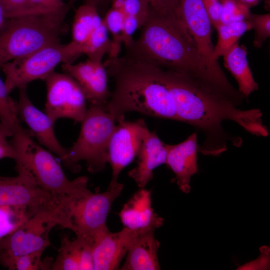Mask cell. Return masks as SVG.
Returning a JSON list of instances; mask_svg holds the SVG:
<instances>
[{"label": "cell", "instance_id": "36", "mask_svg": "<svg viewBox=\"0 0 270 270\" xmlns=\"http://www.w3.org/2000/svg\"><path fill=\"white\" fill-rule=\"evenodd\" d=\"M212 26L216 29L222 24V7L220 1L202 2Z\"/></svg>", "mask_w": 270, "mask_h": 270}, {"label": "cell", "instance_id": "27", "mask_svg": "<svg viewBox=\"0 0 270 270\" xmlns=\"http://www.w3.org/2000/svg\"><path fill=\"white\" fill-rule=\"evenodd\" d=\"M5 82L0 76V120L12 132L13 135L25 130L18 118L16 103L10 96Z\"/></svg>", "mask_w": 270, "mask_h": 270}, {"label": "cell", "instance_id": "33", "mask_svg": "<svg viewBox=\"0 0 270 270\" xmlns=\"http://www.w3.org/2000/svg\"><path fill=\"white\" fill-rule=\"evenodd\" d=\"M147 0L151 10L159 16L179 20L178 10L180 0Z\"/></svg>", "mask_w": 270, "mask_h": 270}, {"label": "cell", "instance_id": "28", "mask_svg": "<svg viewBox=\"0 0 270 270\" xmlns=\"http://www.w3.org/2000/svg\"><path fill=\"white\" fill-rule=\"evenodd\" d=\"M107 30L112 36V48L108 58L120 56L123 45L124 16L123 11L111 8L102 19Z\"/></svg>", "mask_w": 270, "mask_h": 270}, {"label": "cell", "instance_id": "16", "mask_svg": "<svg viewBox=\"0 0 270 270\" xmlns=\"http://www.w3.org/2000/svg\"><path fill=\"white\" fill-rule=\"evenodd\" d=\"M138 232L124 228L117 232L109 230L98 236L92 249L94 270H117Z\"/></svg>", "mask_w": 270, "mask_h": 270}, {"label": "cell", "instance_id": "42", "mask_svg": "<svg viewBox=\"0 0 270 270\" xmlns=\"http://www.w3.org/2000/svg\"><path fill=\"white\" fill-rule=\"evenodd\" d=\"M202 1H219L220 0H202Z\"/></svg>", "mask_w": 270, "mask_h": 270}, {"label": "cell", "instance_id": "34", "mask_svg": "<svg viewBox=\"0 0 270 270\" xmlns=\"http://www.w3.org/2000/svg\"><path fill=\"white\" fill-rule=\"evenodd\" d=\"M11 130L0 122V160L5 158L16 160L18 154L14 146L9 142L7 138L12 136Z\"/></svg>", "mask_w": 270, "mask_h": 270}, {"label": "cell", "instance_id": "41", "mask_svg": "<svg viewBox=\"0 0 270 270\" xmlns=\"http://www.w3.org/2000/svg\"><path fill=\"white\" fill-rule=\"evenodd\" d=\"M5 262V254L0 250V264L4 266Z\"/></svg>", "mask_w": 270, "mask_h": 270}, {"label": "cell", "instance_id": "40", "mask_svg": "<svg viewBox=\"0 0 270 270\" xmlns=\"http://www.w3.org/2000/svg\"><path fill=\"white\" fill-rule=\"evenodd\" d=\"M242 3L246 5L248 7L250 6H254L256 4L260 1V0H239Z\"/></svg>", "mask_w": 270, "mask_h": 270}, {"label": "cell", "instance_id": "1", "mask_svg": "<svg viewBox=\"0 0 270 270\" xmlns=\"http://www.w3.org/2000/svg\"><path fill=\"white\" fill-rule=\"evenodd\" d=\"M138 38L125 47V56L186 75L218 98L233 104L241 97L227 78L217 75L179 20L159 16L150 8Z\"/></svg>", "mask_w": 270, "mask_h": 270}, {"label": "cell", "instance_id": "31", "mask_svg": "<svg viewBox=\"0 0 270 270\" xmlns=\"http://www.w3.org/2000/svg\"><path fill=\"white\" fill-rule=\"evenodd\" d=\"M248 20L254 32V45L260 48L270 36V14L250 13Z\"/></svg>", "mask_w": 270, "mask_h": 270}, {"label": "cell", "instance_id": "22", "mask_svg": "<svg viewBox=\"0 0 270 270\" xmlns=\"http://www.w3.org/2000/svg\"><path fill=\"white\" fill-rule=\"evenodd\" d=\"M225 67L232 74L238 84V92L248 98L258 90L250 67L246 48L236 44L223 56Z\"/></svg>", "mask_w": 270, "mask_h": 270}, {"label": "cell", "instance_id": "35", "mask_svg": "<svg viewBox=\"0 0 270 270\" xmlns=\"http://www.w3.org/2000/svg\"><path fill=\"white\" fill-rule=\"evenodd\" d=\"M261 253L256 260L239 267L238 270H268L270 268V248L264 246L260 249Z\"/></svg>", "mask_w": 270, "mask_h": 270}, {"label": "cell", "instance_id": "39", "mask_svg": "<svg viewBox=\"0 0 270 270\" xmlns=\"http://www.w3.org/2000/svg\"><path fill=\"white\" fill-rule=\"evenodd\" d=\"M84 2V4H90L96 6L99 5L100 4L102 3L106 0H82Z\"/></svg>", "mask_w": 270, "mask_h": 270}, {"label": "cell", "instance_id": "21", "mask_svg": "<svg viewBox=\"0 0 270 270\" xmlns=\"http://www.w3.org/2000/svg\"><path fill=\"white\" fill-rule=\"evenodd\" d=\"M160 243L156 238L154 230L138 232L126 254L123 270H160L158 252Z\"/></svg>", "mask_w": 270, "mask_h": 270}, {"label": "cell", "instance_id": "10", "mask_svg": "<svg viewBox=\"0 0 270 270\" xmlns=\"http://www.w3.org/2000/svg\"><path fill=\"white\" fill-rule=\"evenodd\" d=\"M64 215L47 212L35 214L0 239V250L4 252L6 260L10 257L44 251L50 245L49 234L52 228L58 225L64 228Z\"/></svg>", "mask_w": 270, "mask_h": 270}, {"label": "cell", "instance_id": "4", "mask_svg": "<svg viewBox=\"0 0 270 270\" xmlns=\"http://www.w3.org/2000/svg\"><path fill=\"white\" fill-rule=\"evenodd\" d=\"M70 4L61 10L7 19L0 30V68L12 60L60 43Z\"/></svg>", "mask_w": 270, "mask_h": 270}, {"label": "cell", "instance_id": "38", "mask_svg": "<svg viewBox=\"0 0 270 270\" xmlns=\"http://www.w3.org/2000/svg\"><path fill=\"white\" fill-rule=\"evenodd\" d=\"M6 20L4 10L0 4V30L4 26Z\"/></svg>", "mask_w": 270, "mask_h": 270}, {"label": "cell", "instance_id": "15", "mask_svg": "<svg viewBox=\"0 0 270 270\" xmlns=\"http://www.w3.org/2000/svg\"><path fill=\"white\" fill-rule=\"evenodd\" d=\"M26 87L19 88V100L16 103L18 118L27 124L39 142L64 163L68 156V149L60 144L56 137L55 122L33 104L28 96Z\"/></svg>", "mask_w": 270, "mask_h": 270}, {"label": "cell", "instance_id": "29", "mask_svg": "<svg viewBox=\"0 0 270 270\" xmlns=\"http://www.w3.org/2000/svg\"><path fill=\"white\" fill-rule=\"evenodd\" d=\"M44 251L40 250L26 254L6 258L4 267L12 270H39L52 268L54 260L52 258L42 260Z\"/></svg>", "mask_w": 270, "mask_h": 270}, {"label": "cell", "instance_id": "13", "mask_svg": "<svg viewBox=\"0 0 270 270\" xmlns=\"http://www.w3.org/2000/svg\"><path fill=\"white\" fill-rule=\"evenodd\" d=\"M178 18L212 70L220 77L227 78L218 61L214 58L212 24L202 0H180Z\"/></svg>", "mask_w": 270, "mask_h": 270}, {"label": "cell", "instance_id": "6", "mask_svg": "<svg viewBox=\"0 0 270 270\" xmlns=\"http://www.w3.org/2000/svg\"><path fill=\"white\" fill-rule=\"evenodd\" d=\"M81 124L79 136L68 149L64 164L73 172H78L81 170L79 163L83 160L90 172H102L108 163V147L116 122L106 109L90 105Z\"/></svg>", "mask_w": 270, "mask_h": 270}, {"label": "cell", "instance_id": "25", "mask_svg": "<svg viewBox=\"0 0 270 270\" xmlns=\"http://www.w3.org/2000/svg\"><path fill=\"white\" fill-rule=\"evenodd\" d=\"M218 41L214 48V58L218 60L236 44L248 31L251 30V26L247 20L222 24L216 28Z\"/></svg>", "mask_w": 270, "mask_h": 270}, {"label": "cell", "instance_id": "7", "mask_svg": "<svg viewBox=\"0 0 270 270\" xmlns=\"http://www.w3.org/2000/svg\"><path fill=\"white\" fill-rule=\"evenodd\" d=\"M82 55L81 48L72 42L66 44L60 43L12 60L0 68L4 74V82L10 94L16 88L27 86L33 81L44 80L59 64L74 63Z\"/></svg>", "mask_w": 270, "mask_h": 270}, {"label": "cell", "instance_id": "8", "mask_svg": "<svg viewBox=\"0 0 270 270\" xmlns=\"http://www.w3.org/2000/svg\"><path fill=\"white\" fill-rule=\"evenodd\" d=\"M17 171L16 177L0 176V208H25L32 216L65 212L67 198H60L44 190L26 171Z\"/></svg>", "mask_w": 270, "mask_h": 270}, {"label": "cell", "instance_id": "37", "mask_svg": "<svg viewBox=\"0 0 270 270\" xmlns=\"http://www.w3.org/2000/svg\"><path fill=\"white\" fill-rule=\"evenodd\" d=\"M33 6L42 13L56 12L65 8L64 0H30Z\"/></svg>", "mask_w": 270, "mask_h": 270}, {"label": "cell", "instance_id": "23", "mask_svg": "<svg viewBox=\"0 0 270 270\" xmlns=\"http://www.w3.org/2000/svg\"><path fill=\"white\" fill-rule=\"evenodd\" d=\"M102 20L96 6L86 4L80 6L74 17L72 42L80 46L82 49V46Z\"/></svg>", "mask_w": 270, "mask_h": 270}, {"label": "cell", "instance_id": "2", "mask_svg": "<svg viewBox=\"0 0 270 270\" xmlns=\"http://www.w3.org/2000/svg\"><path fill=\"white\" fill-rule=\"evenodd\" d=\"M162 70L174 102L178 122L191 126L204 136L198 152L216 156L226 152L229 145L236 148L242 146V138L224 129L222 124L225 121L237 124L254 136L263 138L269 136L260 109H240L215 96L190 77Z\"/></svg>", "mask_w": 270, "mask_h": 270}, {"label": "cell", "instance_id": "30", "mask_svg": "<svg viewBox=\"0 0 270 270\" xmlns=\"http://www.w3.org/2000/svg\"><path fill=\"white\" fill-rule=\"evenodd\" d=\"M222 7V22L247 20L251 13L249 7L239 0H220Z\"/></svg>", "mask_w": 270, "mask_h": 270}, {"label": "cell", "instance_id": "12", "mask_svg": "<svg viewBox=\"0 0 270 270\" xmlns=\"http://www.w3.org/2000/svg\"><path fill=\"white\" fill-rule=\"evenodd\" d=\"M112 136L108 147V163L112 168V179L110 184L118 183L122 172L138 156L146 129L144 120L118 122Z\"/></svg>", "mask_w": 270, "mask_h": 270}, {"label": "cell", "instance_id": "14", "mask_svg": "<svg viewBox=\"0 0 270 270\" xmlns=\"http://www.w3.org/2000/svg\"><path fill=\"white\" fill-rule=\"evenodd\" d=\"M62 68L78 82L90 106L106 109L110 94L108 75L103 62L88 59L76 64H62Z\"/></svg>", "mask_w": 270, "mask_h": 270}, {"label": "cell", "instance_id": "18", "mask_svg": "<svg viewBox=\"0 0 270 270\" xmlns=\"http://www.w3.org/2000/svg\"><path fill=\"white\" fill-rule=\"evenodd\" d=\"M198 147L196 132L178 144H168L166 164L176 175L177 184L184 193L190 192L191 178L198 172Z\"/></svg>", "mask_w": 270, "mask_h": 270}, {"label": "cell", "instance_id": "17", "mask_svg": "<svg viewBox=\"0 0 270 270\" xmlns=\"http://www.w3.org/2000/svg\"><path fill=\"white\" fill-rule=\"evenodd\" d=\"M168 144L162 142L155 132L146 129L139 153L137 166L131 170L129 176L140 188H144L151 181L154 170L166 164Z\"/></svg>", "mask_w": 270, "mask_h": 270}, {"label": "cell", "instance_id": "3", "mask_svg": "<svg viewBox=\"0 0 270 270\" xmlns=\"http://www.w3.org/2000/svg\"><path fill=\"white\" fill-rule=\"evenodd\" d=\"M104 64L114 84L106 109L116 122L130 112L178 122L162 69L125 56Z\"/></svg>", "mask_w": 270, "mask_h": 270}, {"label": "cell", "instance_id": "24", "mask_svg": "<svg viewBox=\"0 0 270 270\" xmlns=\"http://www.w3.org/2000/svg\"><path fill=\"white\" fill-rule=\"evenodd\" d=\"M150 10L147 0H124L122 11L124 16L123 45L130 44L133 36L146 22Z\"/></svg>", "mask_w": 270, "mask_h": 270}, {"label": "cell", "instance_id": "5", "mask_svg": "<svg viewBox=\"0 0 270 270\" xmlns=\"http://www.w3.org/2000/svg\"><path fill=\"white\" fill-rule=\"evenodd\" d=\"M12 138L10 143L18 154L16 170L28 172L43 190L62 198L80 199L92 194L88 177L70 180L52 154L34 142L26 130Z\"/></svg>", "mask_w": 270, "mask_h": 270}, {"label": "cell", "instance_id": "9", "mask_svg": "<svg viewBox=\"0 0 270 270\" xmlns=\"http://www.w3.org/2000/svg\"><path fill=\"white\" fill-rule=\"evenodd\" d=\"M124 188L122 184H110L107 190L80 199H72L67 214L70 230L93 244L96 239L108 231L106 220L112 206Z\"/></svg>", "mask_w": 270, "mask_h": 270}, {"label": "cell", "instance_id": "11", "mask_svg": "<svg viewBox=\"0 0 270 270\" xmlns=\"http://www.w3.org/2000/svg\"><path fill=\"white\" fill-rule=\"evenodd\" d=\"M44 81L47 88L46 113L54 122L66 118L81 123L88 109V101L78 82L66 73L55 72Z\"/></svg>", "mask_w": 270, "mask_h": 270}, {"label": "cell", "instance_id": "26", "mask_svg": "<svg viewBox=\"0 0 270 270\" xmlns=\"http://www.w3.org/2000/svg\"><path fill=\"white\" fill-rule=\"evenodd\" d=\"M112 48V40L110 38L109 32L102 20L100 24L82 46V52L83 54L88 57V59L102 62L106 56H110Z\"/></svg>", "mask_w": 270, "mask_h": 270}, {"label": "cell", "instance_id": "20", "mask_svg": "<svg viewBox=\"0 0 270 270\" xmlns=\"http://www.w3.org/2000/svg\"><path fill=\"white\" fill-rule=\"evenodd\" d=\"M58 254L52 264L54 270H94L93 244L86 238L78 236L70 240L62 237Z\"/></svg>", "mask_w": 270, "mask_h": 270}, {"label": "cell", "instance_id": "19", "mask_svg": "<svg viewBox=\"0 0 270 270\" xmlns=\"http://www.w3.org/2000/svg\"><path fill=\"white\" fill-rule=\"evenodd\" d=\"M124 228L138 232L154 230L164 224L152 207L151 192L144 188L136 192L119 214Z\"/></svg>", "mask_w": 270, "mask_h": 270}, {"label": "cell", "instance_id": "32", "mask_svg": "<svg viewBox=\"0 0 270 270\" xmlns=\"http://www.w3.org/2000/svg\"><path fill=\"white\" fill-rule=\"evenodd\" d=\"M7 19L44 14L36 8L30 0H0Z\"/></svg>", "mask_w": 270, "mask_h": 270}]
</instances>
